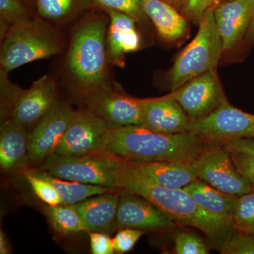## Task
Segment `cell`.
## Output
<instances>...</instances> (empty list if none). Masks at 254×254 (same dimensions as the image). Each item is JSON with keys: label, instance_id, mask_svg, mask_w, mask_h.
Here are the masks:
<instances>
[{"label": "cell", "instance_id": "f1b7e54d", "mask_svg": "<svg viewBox=\"0 0 254 254\" xmlns=\"http://www.w3.org/2000/svg\"><path fill=\"white\" fill-rule=\"evenodd\" d=\"M26 176L35 194L42 201L46 203L47 205L55 206L63 204V200L59 192L49 182L46 181L41 177L36 176L30 170L26 172Z\"/></svg>", "mask_w": 254, "mask_h": 254}, {"label": "cell", "instance_id": "44dd1931", "mask_svg": "<svg viewBox=\"0 0 254 254\" xmlns=\"http://www.w3.org/2000/svg\"><path fill=\"white\" fill-rule=\"evenodd\" d=\"M144 11L164 41L175 42L186 36L189 28L187 18L168 1L144 0Z\"/></svg>", "mask_w": 254, "mask_h": 254}, {"label": "cell", "instance_id": "e575fe53", "mask_svg": "<svg viewBox=\"0 0 254 254\" xmlns=\"http://www.w3.org/2000/svg\"><path fill=\"white\" fill-rule=\"evenodd\" d=\"M230 152L237 170L254 190V155L240 151Z\"/></svg>", "mask_w": 254, "mask_h": 254}, {"label": "cell", "instance_id": "4fadbf2b", "mask_svg": "<svg viewBox=\"0 0 254 254\" xmlns=\"http://www.w3.org/2000/svg\"><path fill=\"white\" fill-rule=\"evenodd\" d=\"M175 222L141 195L120 190L117 210L116 227L141 230H163L175 226Z\"/></svg>", "mask_w": 254, "mask_h": 254}, {"label": "cell", "instance_id": "3957f363", "mask_svg": "<svg viewBox=\"0 0 254 254\" xmlns=\"http://www.w3.org/2000/svg\"><path fill=\"white\" fill-rule=\"evenodd\" d=\"M107 22L88 19L73 34L68 54V68L83 95L106 84Z\"/></svg>", "mask_w": 254, "mask_h": 254}, {"label": "cell", "instance_id": "ac0fdd59", "mask_svg": "<svg viewBox=\"0 0 254 254\" xmlns=\"http://www.w3.org/2000/svg\"><path fill=\"white\" fill-rule=\"evenodd\" d=\"M198 160L194 163L170 160L128 162L142 175L159 185L167 188L182 189L198 179Z\"/></svg>", "mask_w": 254, "mask_h": 254}, {"label": "cell", "instance_id": "52a82bcc", "mask_svg": "<svg viewBox=\"0 0 254 254\" xmlns=\"http://www.w3.org/2000/svg\"><path fill=\"white\" fill-rule=\"evenodd\" d=\"M188 131L212 143L254 138V115L225 102L208 117L190 123Z\"/></svg>", "mask_w": 254, "mask_h": 254}, {"label": "cell", "instance_id": "484cf974", "mask_svg": "<svg viewBox=\"0 0 254 254\" xmlns=\"http://www.w3.org/2000/svg\"><path fill=\"white\" fill-rule=\"evenodd\" d=\"M22 0H0L1 38L10 26L31 19L30 12Z\"/></svg>", "mask_w": 254, "mask_h": 254}, {"label": "cell", "instance_id": "74e56055", "mask_svg": "<svg viewBox=\"0 0 254 254\" xmlns=\"http://www.w3.org/2000/svg\"><path fill=\"white\" fill-rule=\"evenodd\" d=\"M10 246L6 235L2 230L0 231V254H10Z\"/></svg>", "mask_w": 254, "mask_h": 254}, {"label": "cell", "instance_id": "8992f818", "mask_svg": "<svg viewBox=\"0 0 254 254\" xmlns=\"http://www.w3.org/2000/svg\"><path fill=\"white\" fill-rule=\"evenodd\" d=\"M196 36L179 55L169 73L172 91L210 70L217 68L223 53L214 8L205 11Z\"/></svg>", "mask_w": 254, "mask_h": 254}, {"label": "cell", "instance_id": "6da1fadb", "mask_svg": "<svg viewBox=\"0 0 254 254\" xmlns=\"http://www.w3.org/2000/svg\"><path fill=\"white\" fill-rule=\"evenodd\" d=\"M120 190L136 193L149 200L175 222L198 229L220 250L235 229L234 225L202 208L183 188L159 185L125 162L121 174Z\"/></svg>", "mask_w": 254, "mask_h": 254}, {"label": "cell", "instance_id": "7402d4cb", "mask_svg": "<svg viewBox=\"0 0 254 254\" xmlns=\"http://www.w3.org/2000/svg\"><path fill=\"white\" fill-rule=\"evenodd\" d=\"M183 189L209 213L233 224L240 196L222 192L199 179H196Z\"/></svg>", "mask_w": 254, "mask_h": 254}, {"label": "cell", "instance_id": "4dcf8cb0", "mask_svg": "<svg viewBox=\"0 0 254 254\" xmlns=\"http://www.w3.org/2000/svg\"><path fill=\"white\" fill-rule=\"evenodd\" d=\"M219 251L222 254H254V235L235 230Z\"/></svg>", "mask_w": 254, "mask_h": 254}, {"label": "cell", "instance_id": "d6986e66", "mask_svg": "<svg viewBox=\"0 0 254 254\" xmlns=\"http://www.w3.org/2000/svg\"><path fill=\"white\" fill-rule=\"evenodd\" d=\"M120 190H111L73 205L86 225L87 232L110 233L116 227Z\"/></svg>", "mask_w": 254, "mask_h": 254}, {"label": "cell", "instance_id": "5bb4252c", "mask_svg": "<svg viewBox=\"0 0 254 254\" xmlns=\"http://www.w3.org/2000/svg\"><path fill=\"white\" fill-rule=\"evenodd\" d=\"M57 101L56 83L51 76L45 75L22 91L9 119L28 129L36 126Z\"/></svg>", "mask_w": 254, "mask_h": 254}, {"label": "cell", "instance_id": "4316f807", "mask_svg": "<svg viewBox=\"0 0 254 254\" xmlns=\"http://www.w3.org/2000/svg\"><path fill=\"white\" fill-rule=\"evenodd\" d=\"M233 225L237 231L254 235V190L239 197Z\"/></svg>", "mask_w": 254, "mask_h": 254}, {"label": "cell", "instance_id": "d6a6232c", "mask_svg": "<svg viewBox=\"0 0 254 254\" xmlns=\"http://www.w3.org/2000/svg\"><path fill=\"white\" fill-rule=\"evenodd\" d=\"M215 0H182V14L187 20L198 24L205 11L215 8Z\"/></svg>", "mask_w": 254, "mask_h": 254}, {"label": "cell", "instance_id": "60d3db41", "mask_svg": "<svg viewBox=\"0 0 254 254\" xmlns=\"http://www.w3.org/2000/svg\"><path fill=\"white\" fill-rule=\"evenodd\" d=\"M233 1V0H215V7L218 6L220 3L224 2V1Z\"/></svg>", "mask_w": 254, "mask_h": 254}, {"label": "cell", "instance_id": "cb8c5ba5", "mask_svg": "<svg viewBox=\"0 0 254 254\" xmlns=\"http://www.w3.org/2000/svg\"><path fill=\"white\" fill-rule=\"evenodd\" d=\"M44 213L53 229L61 235L87 232L86 225L73 205L45 207Z\"/></svg>", "mask_w": 254, "mask_h": 254}, {"label": "cell", "instance_id": "83f0119b", "mask_svg": "<svg viewBox=\"0 0 254 254\" xmlns=\"http://www.w3.org/2000/svg\"><path fill=\"white\" fill-rule=\"evenodd\" d=\"M92 6L106 10L125 13L136 21L147 17L144 11V0H91Z\"/></svg>", "mask_w": 254, "mask_h": 254}, {"label": "cell", "instance_id": "836d02e7", "mask_svg": "<svg viewBox=\"0 0 254 254\" xmlns=\"http://www.w3.org/2000/svg\"><path fill=\"white\" fill-rule=\"evenodd\" d=\"M145 232L138 229L125 228L119 230L113 239L114 248L118 254H125L133 250L135 245Z\"/></svg>", "mask_w": 254, "mask_h": 254}, {"label": "cell", "instance_id": "1f68e13d", "mask_svg": "<svg viewBox=\"0 0 254 254\" xmlns=\"http://www.w3.org/2000/svg\"><path fill=\"white\" fill-rule=\"evenodd\" d=\"M6 73L1 70V115L4 120L9 118L14 105L23 91L6 79Z\"/></svg>", "mask_w": 254, "mask_h": 254}, {"label": "cell", "instance_id": "9a60e30c", "mask_svg": "<svg viewBox=\"0 0 254 254\" xmlns=\"http://www.w3.org/2000/svg\"><path fill=\"white\" fill-rule=\"evenodd\" d=\"M214 16L223 52L231 50L245 38L254 16V0L224 1L214 8Z\"/></svg>", "mask_w": 254, "mask_h": 254}, {"label": "cell", "instance_id": "e0dca14e", "mask_svg": "<svg viewBox=\"0 0 254 254\" xmlns=\"http://www.w3.org/2000/svg\"><path fill=\"white\" fill-rule=\"evenodd\" d=\"M0 165L8 174L26 173L29 163V136L27 128L10 119L3 121L0 132Z\"/></svg>", "mask_w": 254, "mask_h": 254}, {"label": "cell", "instance_id": "d4e9b609", "mask_svg": "<svg viewBox=\"0 0 254 254\" xmlns=\"http://www.w3.org/2000/svg\"><path fill=\"white\" fill-rule=\"evenodd\" d=\"M41 17L55 22L66 21L92 6L91 0H36Z\"/></svg>", "mask_w": 254, "mask_h": 254}, {"label": "cell", "instance_id": "8fae6325", "mask_svg": "<svg viewBox=\"0 0 254 254\" xmlns=\"http://www.w3.org/2000/svg\"><path fill=\"white\" fill-rule=\"evenodd\" d=\"M76 110L57 101L33 127L29 136L30 165H41L59 146Z\"/></svg>", "mask_w": 254, "mask_h": 254}, {"label": "cell", "instance_id": "d590c367", "mask_svg": "<svg viewBox=\"0 0 254 254\" xmlns=\"http://www.w3.org/2000/svg\"><path fill=\"white\" fill-rule=\"evenodd\" d=\"M91 250L93 254H113L115 253L113 239L104 232H89Z\"/></svg>", "mask_w": 254, "mask_h": 254}, {"label": "cell", "instance_id": "5b68a950", "mask_svg": "<svg viewBox=\"0 0 254 254\" xmlns=\"http://www.w3.org/2000/svg\"><path fill=\"white\" fill-rule=\"evenodd\" d=\"M1 70L9 73L15 68L58 54L59 38L47 25L30 19L10 26L1 40Z\"/></svg>", "mask_w": 254, "mask_h": 254}, {"label": "cell", "instance_id": "603a6c76", "mask_svg": "<svg viewBox=\"0 0 254 254\" xmlns=\"http://www.w3.org/2000/svg\"><path fill=\"white\" fill-rule=\"evenodd\" d=\"M30 171L36 176L41 177L52 184L59 192L64 205L76 204L94 195L115 190L108 187L88 185L81 182L58 178L52 176L50 174L40 169L30 170Z\"/></svg>", "mask_w": 254, "mask_h": 254}, {"label": "cell", "instance_id": "7a4b0ae2", "mask_svg": "<svg viewBox=\"0 0 254 254\" xmlns=\"http://www.w3.org/2000/svg\"><path fill=\"white\" fill-rule=\"evenodd\" d=\"M212 143L190 131L167 134L139 125L111 128L105 150L129 162H196Z\"/></svg>", "mask_w": 254, "mask_h": 254}, {"label": "cell", "instance_id": "ab89813d", "mask_svg": "<svg viewBox=\"0 0 254 254\" xmlns=\"http://www.w3.org/2000/svg\"><path fill=\"white\" fill-rule=\"evenodd\" d=\"M165 1H168L170 4H175L180 5L182 2V0H165Z\"/></svg>", "mask_w": 254, "mask_h": 254}, {"label": "cell", "instance_id": "30bf717a", "mask_svg": "<svg viewBox=\"0 0 254 254\" xmlns=\"http://www.w3.org/2000/svg\"><path fill=\"white\" fill-rule=\"evenodd\" d=\"M110 130L108 125L91 110H76L55 153L78 156L103 151Z\"/></svg>", "mask_w": 254, "mask_h": 254}, {"label": "cell", "instance_id": "f546056e", "mask_svg": "<svg viewBox=\"0 0 254 254\" xmlns=\"http://www.w3.org/2000/svg\"><path fill=\"white\" fill-rule=\"evenodd\" d=\"M174 242V254H207L210 251L204 241L192 232H177Z\"/></svg>", "mask_w": 254, "mask_h": 254}, {"label": "cell", "instance_id": "9c48e42d", "mask_svg": "<svg viewBox=\"0 0 254 254\" xmlns=\"http://www.w3.org/2000/svg\"><path fill=\"white\" fill-rule=\"evenodd\" d=\"M170 94L181 105L190 123L207 118L227 100L217 68L193 78Z\"/></svg>", "mask_w": 254, "mask_h": 254}, {"label": "cell", "instance_id": "f35d334b", "mask_svg": "<svg viewBox=\"0 0 254 254\" xmlns=\"http://www.w3.org/2000/svg\"><path fill=\"white\" fill-rule=\"evenodd\" d=\"M245 41L248 42L254 41V16L250 27H249L248 31H247V35H246Z\"/></svg>", "mask_w": 254, "mask_h": 254}, {"label": "cell", "instance_id": "b9f144b4", "mask_svg": "<svg viewBox=\"0 0 254 254\" xmlns=\"http://www.w3.org/2000/svg\"><path fill=\"white\" fill-rule=\"evenodd\" d=\"M22 1H24V2L31 3L33 2V1H34V0H22Z\"/></svg>", "mask_w": 254, "mask_h": 254}, {"label": "cell", "instance_id": "ba28073f", "mask_svg": "<svg viewBox=\"0 0 254 254\" xmlns=\"http://www.w3.org/2000/svg\"><path fill=\"white\" fill-rule=\"evenodd\" d=\"M83 98L87 109L101 119L110 129L130 125L141 126L143 99L117 91L107 83Z\"/></svg>", "mask_w": 254, "mask_h": 254}, {"label": "cell", "instance_id": "ffe728a7", "mask_svg": "<svg viewBox=\"0 0 254 254\" xmlns=\"http://www.w3.org/2000/svg\"><path fill=\"white\" fill-rule=\"evenodd\" d=\"M110 23L108 33V59L113 64L123 66L125 55L140 48L139 34L133 18L115 10H106Z\"/></svg>", "mask_w": 254, "mask_h": 254}, {"label": "cell", "instance_id": "2e32d148", "mask_svg": "<svg viewBox=\"0 0 254 254\" xmlns=\"http://www.w3.org/2000/svg\"><path fill=\"white\" fill-rule=\"evenodd\" d=\"M188 115L171 94L143 99L141 126L159 133L174 134L188 131Z\"/></svg>", "mask_w": 254, "mask_h": 254}, {"label": "cell", "instance_id": "8d00e7d4", "mask_svg": "<svg viewBox=\"0 0 254 254\" xmlns=\"http://www.w3.org/2000/svg\"><path fill=\"white\" fill-rule=\"evenodd\" d=\"M230 151H240L254 155V138H242L222 143Z\"/></svg>", "mask_w": 254, "mask_h": 254}, {"label": "cell", "instance_id": "7c38bea8", "mask_svg": "<svg viewBox=\"0 0 254 254\" xmlns=\"http://www.w3.org/2000/svg\"><path fill=\"white\" fill-rule=\"evenodd\" d=\"M198 161V179L214 188L237 196L253 190L250 182L237 170L230 150L222 143L214 145Z\"/></svg>", "mask_w": 254, "mask_h": 254}, {"label": "cell", "instance_id": "277c9868", "mask_svg": "<svg viewBox=\"0 0 254 254\" xmlns=\"http://www.w3.org/2000/svg\"><path fill=\"white\" fill-rule=\"evenodd\" d=\"M125 162L106 150L78 156L54 153L41 164L39 169L63 180L120 190Z\"/></svg>", "mask_w": 254, "mask_h": 254}]
</instances>
